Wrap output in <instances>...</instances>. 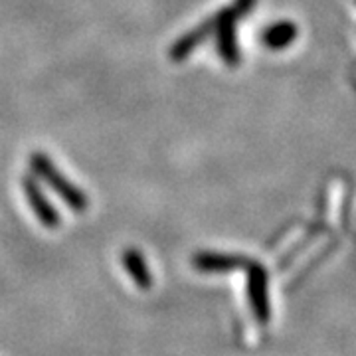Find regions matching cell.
I'll list each match as a JSON object with an SVG mask.
<instances>
[{"instance_id":"obj_1","label":"cell","mask_w":356,"mask_h":356,"mask_svg":"<svg viewBox=\"0 0 356 356\" xmlns=\"http://www.w3.org/2000/svg\"><path fill=\"white\" fill-rule=\"evenodd\" d=\"M30 168H32V172H34L40 180H44L51 191L56 192L72 210L83 212V210L88 208L89 202L86 192L81 191V188H77L76 184H72L70 178L64 177V175L58 170V166L51 163V159L48 154H32V156H30Z\"/></svg>"},{"instance_id":"obj_2","label":"cell","mask_w":356,"mask_h":356,"mask_svg":"<svg viewBox=\"0 0 356 356\" xmlns=\"http://www.w3.org/2000/svg\"><path fill=\"white\" fill-rule=\"evenodd\" d=\"M236 20H238V16L232 8L220 13L218 18H214L218 50H220L222 60L228 65H236L240 62V50H238V42H236Z\"/></svg>"},{"instance_id":"obj_3","label":"cell","mask_w":356,"mask_h":356,"mask_svg":"<svg viewBox=\"0 0 356 356\" xmlns=\"http://www.w3.org/2000/svg\"><path fill=\"white\" fill-rule=\"evenodd\" d=\"M22 188H24L26 198L30 208L34 210V214L38 218V222L46 228H56L60 224V214L54 208V204L46 198V194L42 192L40 184L36 182V178L24 177L22 178Z\"/></svg>"},{"instance_id":"obj_4","label":"cell","mask_w":356,"mask_h":356,"mask_svg":"<svg viewBox=\"0 0 356 356\" xmlns=\"http://www.w3.org/2000/svg\"><path fill=\"white\" fill-rule=\"evenodd\" d=\"M248 295L254 315L261 323L269 318V303H267V277L266 271L259 266H252L250 269V280H248Z\"/></svg>"},{"instance_id":"obj_5","label":"cell","mask_w":356,"mask_h":356,"mask_svg":"<svg viewBox=\"0 0 356 356\" xmlns=\"http://www.w3.org/2000/svg\"><path fill=\"white\" fill-rule=\"evenodd\" d=\"M212 32H214V20H208V22H204V24H200L198 28L186 32L182 38L178 40L177 44L170 46V50H168L170 62H184L192 51L202 44L204 40H206V36L212 34Z\"/></svg>"},{"instance_id":"obj_6","label":"cell","mask_w":356,"mask_h":356,"mask_svg":"<svg viewBox=\"0 0 356 356\" xmlns=\"http://www.w3.org/2000/svg\"><path fill=\"white\" fill-rule=\"evenodd\" d=\"M121 261L123 267L129 271L131 280L135 281V285L140 289H149L153 285V277H151V271L147 267V261L140 252L137 250H125L121 255Z\"/></svg>"},{"instance_id":"obj_7","label":"cell","mask_w":356,"mask_h":356,"mask_svg":"<svg viewBox=\"0 0 356 356\" xmlns=\"http://www.w3.org/2000/svg\"><path fill=\"white\" fill-rule=\"evenodd\" d=\"M243 266L242 257H236V255H226V254H214V252H202L194 257V267L200 269V271H229V269H236V267Z\"/></svg>"},{"instance_id":"obj_8","label":"cell","mask_w":356,"mask_h":356,"mask_svg":"<svg viewBox=\"0 0 356 356\" xmlns=\"http://www.w3.org/2000/svg\"><path fill=\"white\" fill-rule=\"evenodd\" d=\"M295 36H297V28L293 26V22H277L264 30L261 42L271 50H283L291 44Z\"/></svg>"},{"instance_id":"obj_9","label":"cell","mask_w":356,"mask_h":356,"mask_svg":"<svg viewBox=\"0 0 356 356\" xmlns=\"http://www.w3.org/2000/svg\"><path fill=\"white\" fill-rule=\"evenodd\" d=\"M255 0H236V6L232 8L234 13H236V16L240 18V16H243V14L250 13V8L254 6Z\"/></svg>"}]
</instances>
